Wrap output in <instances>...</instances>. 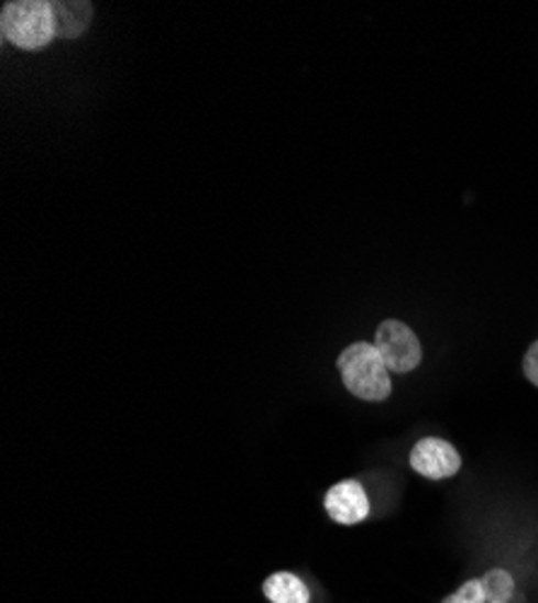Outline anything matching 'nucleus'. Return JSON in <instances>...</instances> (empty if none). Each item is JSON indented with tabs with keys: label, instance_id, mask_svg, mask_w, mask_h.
I'll return each mask as SVG.
<instances>
[{
	"label": "nucleus",
	"instance_id": "39448f33",
	"mask_svg": "<svg viewBox=\"0 0 538 603\" xmlns=\"http://www.w3.org/2000/svg\"><path fill=\"white\" fill-rule=\"evenodd\" d=\"M323 509L329 517L341 526H355L370 517V500L360 481H341L336 483L327 497H323Z\"/></svg>",
	"mask_w": 538,
	"mask_h": 603
},
{
	"label": "nucleus",
	"instance_id": "1a4fd4ad",
	"mask_svg": "<svg viewBox=\"0 0 538 603\" xmlns=\"http://www.w3.org/2000/svg\"><path fill=\"white\" fill-rule=\"evenodd\" d=\"M521 370H524V376H527V380L538 388V338L529 346L527 355H524Z\"/></svg>",
	"mask_w": 538,
	"mask_h": 603
},
{
	"label": "nucleus",
	"instance_id": "7ed1b4c3",
	"mask_svg": "<svg viewBox=\"0 0 538 603\" xmlns=\"http://www.w3.org/2000/svg\"><path fill=\"white\" fill-rule=\"evenodd\" d=\"M374 348L380 350V355L392 374H408L422 362L420 338L402 319H384L377 326Z\"/></svg>",
	"mask_w": 538,
	"mask_h": 603
},
{
	"label": "nucleus",
	"instance_id": "f257e3e1",
	"mask_svg": "<svg viewBox=\"0 0 538 603\" xmlns=\"http://www.w3.org/2000/svg\"><path fill=\"white\" fill-rule=\"evenodd\" d=\"M338 372L343 386L360 401L380 404L392 396V372L374 343L358 341L338 355Z\"/></svg>",
	"mask_w": 538,
	"mask_h": 603
},
{
	"label": "nucleus",
	"instance_id": "423d86ee",
	"mask_svg": "<svg viewBox=\"0 0 538 603\" xmlns=\"http://www.w3.org/2000/svg\"><path fill=\"white\" fill-rule=\"evenodd\" d=\"M52 6L58 40H78L95 15L92 3H66V0H56Z\"/></svg>",
	"mask_w": 538,
	"mask_h": 603
},
{
	"label": "nucleus",
	"instance_id": "0eeeda50",
	"mask_svg": "<svg viewBox=\"0 0 538 603\" xmlns=\"http://www.w3.org/2000/svg\"><path fill=\"white\" fill-rule=\"evenodd\" d=\"M261 589L271 603H309V586L295 572H273Z\"/></svg>",
	"mask_w": 538,
	"mask_h": 603
},
{
	"label": "nucleus",
	"instance_id": "20e7f679",
	"mask_svg": "<svg viewBox=\"0 0 538 603\" xmlns=\"http://www.w3.org/2000/svg\"><path fill=\"white\" fill-rule=\"evenodd\" d=\"M410 469L428 481H447L461 471V454L442 437H422L410 451Z\"/></svg>",
	"mask_w": 538,
	"mask_h": 603
},
{
	"label": "nucleus",
	"instance_id": "f03ea898",
	"mask_svg": "<svg viewBox=\"0 0 538 603\" xmlns=\"http://www.w3.org/2000/svg\"><path fill=\"white\" fill-rule=\"evenodd\" d=\"M0 34L22 52H42L54 42V6L46 0H15L0 12Z\"/></svg>",
	"mask_w": 538,
	"mask_h": 603
},
{
	"label": "nucleus",
	"instance_id": "6e6552de",
	"mask_svg": "<svg viewBox=\"0 0 538 603\" xmlns=\"http://www.w3.org/2000/svg\"><path fill=\"white\" fill-rule=\"evenodd\" d=\"M442 603H485V589L481 580H469L461 584L457 592L442 599Z\"/></svg>",
	"mask_w": 538,
	"mask_h": 603
}]
</instances>
